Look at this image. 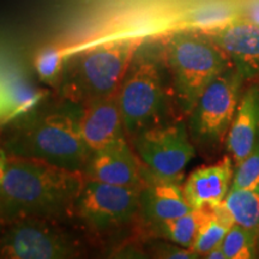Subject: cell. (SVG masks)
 <instances>
[{
    "label": "cell",
    "mask_w": 259,
    "mask_h": 259,
    "mask_svg": "<svg viewBox=\"0 0 259 259\" xmlns=\"http://www.w3.org/2000/svg\"><path fill=\"white\" fill-rule=\"evenodd\" d=\"M204 32L225 52L245 80L259 78V25L241 17Z\"/></svg>",
    "instance_id": "7c38bea8"
},
{
    "label": "cell",
    "mask_w": 259,
    "mask_h": 259,
    "mask_svg": "<svg viewBox=\"0 0 259 259\" xmlns=\"http://www.w3.org/2000/svg\"><path fill=\"white\" fill-rule=\"evenodd\" d=\"M118 92L78 106L80 134L92 153L122 138H127Z\"/></svg>",
    "instance_id": "8fae6325"
},
{
    "label": "cell",
    "mask_w": 259,
    "mask_h": 259,
    "mask_svg": "<svg viewBox=\"0 0 259 259\" xmlns=\"http://www.w3.org/2000/svg\"><path fill=\"white\" fill-rule=\"evenodd\" d=\"M200 211L202 218L191 250L199 255H205L213 247L221 245L227 232L235 222L223 203L203 208Z\"/></svg>",
    "instance_id": "e0dca14e"
},
{
    "label": "cell",
    "mask_w": 259,
    "mask_h": 259,
    "mask_svg": "<svg viewBox=\"0 0 259 259\" xmlns=\"http://www.w3.org/2000/svg\"><path fill=\"white\" fill-rule=\"evenodd\" d=\"M234 168L231 189L259 190V142Z\"/></svg>",
    "instance_id": "603a6c76"
},
{
    "label": "cell",
    "mask_w": 259,
    "mask_h": 259,
    "mask_svg": "<svg viewBox=\"0 0 259 259\" xmlns=\"http://www.w3.org/2000/svg\"><path fill=\"white\" fill-rule=\"evenodd\" d=\"M200 218H202L200 209L191 210L190 212L180 216V218L161 222L153 228L160 234V236L167 239L169 242L191 248L194 239H196L197 231H198Z\"/></svg>",
    "instance_id": "d6986e66"
},
{
    "label": "cell",
    "mask_w": 259,
    "mask_h": 259,
    "mask_svg": "<svg viewBox=\"0 0 259 259\" xmlns=\"http://www.w3.org/2000/svg\"><path fill=\"white\" fill-rule=\"evenodd\" d=\"M3 227H4V223H3L2 219H0V234H2V231H3Z\"/></svg>",
    "instance_id": "83f0119b"
},
{
    "label": "cell",
    "mask_w": 259,
    "mask_h": 259,
    "mask_svg": "<svg viewBox=\"0 0 259 259\" xmlns=\"http://www.w3.org/2000/svg\"><path fill=\"white\" fill-rule=\"evenodd\" d=\"M222 203L235 223L259 232V190L229 189Z\"/></svg>",
    "instance_id": "ac0fdd59"
},
{
    "label": "cell",
    "mask_w": 259,
    "mask_h": 259,
    "mask_svg": "<svg viewBox=\"0 0 259 259\" xmlns=\"http://www.w3.org/2000/svg\"><path fill=\"white\" fill-rule=\"evenodd\" d=\"M10 124L11 130L0 144L10 156L83 171L92 151L80 134L78 106L67 102L53 109L38 106Z\"/></svg>",
    "instance_id": "7a4b0ae2"
},
{
    "label": "cell",
    "mask_w": 259,
    "mask_h": 259,
    "mask_svg": "<svg viewBox=\"0 0 259 259\" xmlns=\"http://www.w3.org/2000/svg\"><path fill=\"white\" fill-rule=\"evenodd\" d=\"M241 17L259 25V0H250L241 10Z\"/></svg>",
    "instance_id": "d4e9b609"
},
{
    "label": "cell",
    "mask_w": 259,
    "mask_h": 259,
    "mask_svg": "<svg viewBox=\"0 0 259 259\" xmlns=\"http://www.w3.org/2000/svg\"><path fill=\"white\" fill-rule=\"evenodd\" d=\"M44 90L16 72L0 73V125L12 122L41 105Z\"/></svg>",
    "instance_id": "2e32d148"
},
{
    "label": "cell",
    "mask_w": 259,
    "mask_h": 259,
    "mask_svg": "<svg viewBox=\"0 0 259 259\" xmlns=\"http://www.w3.org/2000/svg\"><path fill=\"white\" fill-rule=\"evenodd\" d=\"M244 80L242 74L231 65L206 87L189 114L187 130L194 145L212 151L225 144Z\"/></svg>",
    "instance_id": "52a82bcc"
},
{
    "label": "cell",
    "mask_w": 259,
    "mask_h": 259,
    "mask_svg": "<svg viewBox=\"0 0 259 259\" xmlns=\"http://www.w3.org/2000/svg\"><path fill=\"white\" fill-rule=\"evenodd\" d=\"M156 56L137 48L119 88V105L128 141L166 124L168 92Z\"/></svg>",
    "instance_id": "5b68a950"
},
{
    "label": "cell",
    "mask_w": 259,
    "mask_h": 259,
    "mask_svg": "<svg viewBox=\"0 0 259 259\" xmlns=\"http://www.w3.org/2000/svg\"><path fill=\"white\" fill-rule=\"evenodd\" d=\"M6 166H8V154H6V151L0 145V181L4 178Z\"/></svg>",
    "instance_id": "4316f807"
},
{
    "label": "cell",
    "mask_w": 259,
    "mask_h": 259,
    "mask_svg": "<svg viewBox=\"0 0 259 259\" xmlns=\"http://www.w3.org/2000/svg\"><path fill=\"white\" fill-rule=\"evenodd\" d=\"M138 40L109 41L71 57L65 61L57 89L61 100L71 105H83L118 92Z\"/></svg>",
    "instance_id": "277c9868"
},
{
    "label": "cell",
    "mask_w": 259,
    "mask_h": 259,
    "mask_svg": "<svg viewBox=\"0 0 259 259\" xmlns=\"http://www.w3.org/2000/svg\"><path fill=\"white\" fill-rule=\"evenodd\" d=\"M162 53L174 99L187 116L206 87L232 65L206 32L193 29L171 34Z\"/></svg>",
    "instance_id": "3957f363"
},
{
    "label": "cell",
    "mask_w": 259,
    "mask_h": 259,
    "mask_svg": "<svg viewBox=\"0 0 259 259\" xmlns=\"http://www.w3.org/2000/svg\"><path fill=\"white\" fill-rule=\"evenodd\" d=\"M64 54L56 47L42 50L35 58V70L42 83L57 88L64 70Z\"/></svg>",
    "instance_id": "7402d4cb"
},
{
    "label": "cell",
    "mask_w": 259,
    "mask_h": 259,
    "mask_svg": "<svg viewBox=\"0 0 259 259\" xmlns=\"http://www.w3.org/2000/svg\"><path fill=\"white\" fill-rule=\"evenodd\" d=\"M258 231L245 228L238 223L231 227L221 242L227 259H252L255 257Z\"/></svg>",
    "instance_id": "44dd1931"
},
{
    "label": "cell",
    "mask_w": 259,
    "mask_h": 259,
    "mask_svg": "<svg viewBox=\"0 0 259 259\" xmlns=\"http://www.w3.org/2000/svg\"><path fill=\"white\" fill-rule=\"evenodd\" d=\"M179 183L145 177L139 197V215L150 227L191 211Z\"/></svg>",
    "instance_id": "5bb4252c"
},
{
    "label": "cell",
    "mask_w": 259,
    "mask_h": 259,
    "mask_svg": "<svg viewBox=\"0 0 259 259\" xmlns=\"http://www.w3.org/2000/svg\"><path fill=\"white\" fill-rule=\"evenodd\" d=\"M204 257L208 259H227L225 251H223L221 245H218L216 247H213L212 250H210Z\"/></svg>",
    "instance_id": "484cf974"
},
{
    "label": "cell",
    "mask_w": 259,
    "mask_h": 259,
    "mask_svg": "<svg viewBox=\"0 0 259 259\" xmlns=\"http://www.w3.org/2000/svg\"><path fill=\"white\" fill-rule=\"evenodd\" d=\"M88 179L126 187H143L145 168L127 138L93 151L83 169Z\"/></svg>",
    "instance_id": "30bf717a"
},
{
    "label": "cell",
    "mask_w": 259,
    "mask_h": 259,
    "mask_svg": "<svg viewBox=\"0 0 259 259\" xmlns=\"http://www.w3.org/2000/svg\"><path fill=\"white\" fill-rule=\"evenodd\" d=\"M156 257L160 258H168V259H194L198 258L199 254L191 250V248L183 247L177 244L170 242L169 245H160L155 250Z\"/></svg>",
    "instance_id": "cb8c5ba5"
},
{
    "label": "cell",
    "mask_w": 259,
    "mask_h": 259,
    "mask_svg": "<svg viewBox=\"0 0 259 259\" xmlns=\"http://www.w3.org/2000/svg\"><path fill=\"white\" fill-rule=\"evenodd\" d=\"M233 174L234 163L229 156L193 170L181 186L191 209L198 210L221 204L231 189Z\"/></svg>",
    "instance_id": "4fadbf2b"
},
{
    "label": "cell",
    "mask_w": 259,
    "mask_h": 259,
    "mask_svg": "<svg viewBox=\"0 0 259 259\" xmlns=\"http://www.w3.org/2000/svg\"><path fill=\"white\" fill-rule=\"evenodd\" d=\"M64 220L29 216L6 223L0 234V258L63 259L83 253V242Z\"/></svg>",
    "instance_id": "8992f818"
},
{
    "label": "cell",
    "mask_w": 259,
    "mask_h": 259,
    "mask_svg": "<svg viewBox=\"0 0 259 259\" xmlns=\"http://www.w3.org/2000/svg\"><path fill=\"white\" fill-rule=\"evenodd\" d=\"M259 142V87L252 85L240 97L225 147L234 167L253 150Z\"/></svg>",
    "instance_id": "9a60e30c"
},
{
    "label": "cell",
    "mask_w": 259,
    "mask_h": 259,
    "mask_svg": "<svg viewBox=\"0 0 259 259\" xmlns=\"http://www.w3.org/2000/svg\"><path fill=\"white\" fill-rule=\"evenodd\" d=\"M142 187H126L85 178L72 210L87 231L107 234L121 231L139 215Z\"/></svg>",
    "instance_id": "ba28073f"
},
{
    "label": "cell",
    "mask_w": 259,
    "mask_h": 259,
    "mask_svg": "<svg viewBox=\"0 0 259 259\" xmlns=\"http://www.w3.org/2000/svg\"><path fill=\"white\" fill-rule=\"evenodd\" d=\"M145 168V177L179 183L196 156L187 124L166 122L141 132L130 141Z\"/></svg>",
    "instance_id": "9c48e42d"
},
{
    "label": "cell",
    "mask_w": 259,
    "mask_h": 259,
    "mask_svg": "<svg viewBox=\"0 0 259 259\" xmlns=\"http://www.w3.org/2000/svg\"><path fill=\"white\" fill-rule=\"evenodd\" d=\"M239 18H241V12L234 6L227 4L208 5L191 12L185 19V25L193 30L210 31L225 27Z\"/></svg>",
    "instance_id": "ffe728a7"
},
{
    "label": "cell",
    "mask_w": 259,
    "mask_h": 259,
    "mask_svg": "<svg viewBox=\"0 0 259 259\" xmlns=\"http://www.w3.org/2000/svg\"><path fill=\"white\" fill-rule=\"evenodd\" d=\"M84 180L83 171L8 155L0 181V219L4 225L29 216L72 219Z\"/></svg>",
    "instance_id": "6da1fadb"
}]
</instances>
